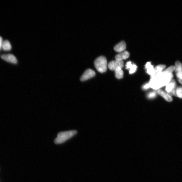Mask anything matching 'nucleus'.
Wrapping results in <instances>:
<instances>
[{
  "label": "nucleus",
  "instance_id": "obj_1",
  "mask_svg": "<svg viewBox=\"0 0 182 182\" xmlns=\"http://www.w3.org/2000/svg\"><path fill=\"white\" fill-rule=\"evenodd\" d=\"M175 69V66H171L151 78L149 83L150 87L153 89L159 90L167 85L172 80V73Z\"/></svg>",
  "mask_w": 182,
  "mask_h": 182
},
{
  "label": "nucleus",
  "instance_id": "obj_2",
  "mask_svg": "<svg viewBox=\"0 0 182 182\" xmlns=\"http://www.w3.org/2000/svg\"><path fill=\"white\" fill-rule=\"evenodd\" d=\"M77 133L76 130L61 132L58 134L54 142L56 144L63 143L74 136Z\"/></svg>",
  "mask_w": 182,
  "mask_h": 182
},
{
  "label": "nucleus",
  "instance_id": "obj_3",
  "mask_svg": "<svg viewBox=\"0 0 182 182\" xmlns=\"http://www.w3.org/2000/svg\"><path fill=\"white\" fill-rule=\"evenodd\" d=\"M95 68L100 73H103L106 71L107 67V59L104 56H100L97 58L94 61Z\"/></svg>",
  "mask_w": 182,
  "mask_h": 182
},
{
  "label": "nucleus",
  "instance_id": "obj_4",
  "mask_svg": "<svg viewBox=\"0 0 182 182\" xmlns=\"http://www.w3.org/2000/svg\"><path fill=\"white\" fill-rule=\"evenodd\" d=\"M177 84L175 80H172L170 82L166 85L165 91L170 95H175L176 89Z\"/></svg>",
  "mask_w": 182,
  "mask_h": 182
},
{
  "label": "nucleus",
  "instance_id": "obj_5",
  "mask_svg": "<svg viewBox=\"0 0 182 182\" xmlns=\"http://www.w3.org/2000/svg\"><path fill=\"white\" fill-rule=\"evenodd\" d=\"M175 73L177 80L182 85V65L179 61H177L175 66Z\"/></svg>",
  "mask_w": 182,
  "mask_h": 182
},
{
  "label": "nucleus",
  "instance_id": "obj_6",
  "mask_svg": "<svg viewBox=\"0 0 182 182\" xmlns=\"http://www.w3.org/2000/svg\"><path fill=\"white\" fill-rule=\"evenodd\" d=\"M124 63L123 61H119L115 60V61H112L109 63L108 67L110 70L112 71H115L118 68L123 67Z\"/></svg>",
  "mask_w": 182,
  "mask_h": 182
},
{
  "label": "nucleus",
  "instance_id": "obj_7",
  "mask_svg": "<svg viewBox=\"0 0 182 182\" xmlns=\"http://www.w3.org/2000/svg\"><path fill=\"white\" fill-rule=\"evenodd\" d=\"M95 75V72L91 69H88L85 71L80 78L81 81H85L94 77Z\"/></svg>",
  "mask_w": 182,
  "mask_h": 182
},
{
  "label": "nucleus",
  "instance_id": "obj_8",
  "mask_svg": "<svg viewBox=\"0 0 182 182\" xmlns=\"http://www.w3.org/2000/svg\"><path fill=\"white\" fill-rule=\"evenodd\" d=\"M1 58L3 60L10 63L16 64L17 63V60L15 56L12 54L3 55L1 56Z\"/></svg>",
  "mask_w": 182,
  "mask_h": 182
},
{
  "label": "nucleus",
  "instance_id": "obj_9",
  "mask_svg": "<svg viewBox=\"0 0 182 182\" xmlns=\"http://www.w3.org/2000/svg\"><path fill=\"white\" fill-rule=\"evenodd\" d=\"M145 68L147 69V72L151 75V78H153L155 76V67L152 65L151 62H147L145 65Z\"/></svg>",
  "mask_w": 182,
  "mask_h": 182
},
{
  "label": "nucleus",
  "instance_id": "obj_10",
  "mask_svg": "<svg viewBox=\"0 0 182 182\" xmlns=\"http://www.w3.org/2000/svg\"><path fill=\"white\" fill-rule=\"evenodd\" d=\"M126 48V45L124 41L120 42L119 44L115 46L114 50L117 52H121L125 51Z\"/></svg>",
  "mask_w": 182,
  "mask_h": 182
},
{
  "label": "nucleus",
  "instance_id": "obj_11",
  "mask_svg": "<svg viewBox=\"0 0 182 182\" xmlns=\"http://www.w3.org/2000/svg\"><path fill=\"white\" fill-rule=\"evenodd\" d=\"M130 56V53L127 51H124L121 52L118 55L115 56L116 60L119 61H123V60H125L128 58Z\"/></svg>",
  "mask_w": 182,
  "mask_h": 182
},
{
  "label": "nucleus",
  "instance_id": "obj_12",
  "mask_svg": "<svg viewBox=\"0 0 182 182\" xmlns=\"http://www.w3.org/2000/svg\"><path fill=\"white\" fill-rule=\"evenodd\" d=\"M125 66L126 69L129 70V73L130 74L134 73L137 70V66L134 63H132L131 61H128Z\"/></svg>",
  "mask_w": 182,
  "mask_h": 182
},
{
  "label": "nucleus",
  "instance_id": "obj_13",
  "mask_svg": "<svg viewBox=\"0 0 182 182\" xmlns=\"http://www.w3.org/2000/svg\"><path fill=\"white\" fill-rule=\"evenodd\" d=\"M157 92V93L163 97L166 101L169 102H171L172 101L173 99L171 96L169 95L166 92L161 89L158 90Z\"/></svg>",
  "mask_w": 182,
  "mask_h": 182
},
{
  "label": "nucleus",
  "instance_id": "obj_14",
  "mask_svg": "<svg viewBox=\"0 0 182 182\" xmlns=\"http://www.w3.org/2000/svg\"><path fill=\"white\" fill-rule=\"evenodd\" d=\"M1 48L3 50L5 51L10 50L12 48V47L9 41L7 40H5L3 41L2 45Z\"/></svg>",
  "mask_w": 182,
  "mask_h": 182
},
{
  "label": "nucleus",
  "instance_id": "obj_15",
  "mask_svg": "<svg viewBox=\"0 0 182 182\" xmlns=\"http://www.w3.org/2000/svg\"><path fill=\"white\" fill-rule=\"evenodd\" d=\"M115 76L118 79H121L122 78L123 76V72L121 67L118 68L115 70Z\"/></svg>",
  "mask_w": 182,
  "mask_h": 182
},
{
  "label": "nucleus",
  "instance_id": "obj_16",
  "mask_svg": "<svg viewBox=\"0 0 182 182\" xmlns=\"http://www.w3.org/2000/svg\"><path fill=\"white\" fill-rule=\"evenodd\" d=\"M175 96L180 98L182 99V86L177 87Z\"/></svg>",
  "mask_w": 182,
  "mask_h": 182
},
{
  "label": "nucleus",
  "instance_id": "obj_17",
  "mask_svg": "<svg viewBox=\"0 0 182 182\" xmlns=\"http://www.w3.org/2000/svg\"><path fill=\"white\" fill-rule=\"evenodd\" d=\"M165 67L166 66L164 65H159L155 67V76L157 74L163 71V70L165 68Z\"/></svg>",
  "mask_w": 182,
  "mask_h": 182
},
{
  "label": "nucleus",
  "instance_id": "obj_18",
  "mask_svg": "<svg viewBox=\"0 0 182 182\" xmlns=\"http://www.w3.org/2000/svg\"><path fill=\"white\" fill-rule=\"evenodd\" d=\"M156 95V93L155 92H151L148 94L147 97L149 98H153L155 97Z\"/></svg>",
  "mask_w": 182,
  "mask_h": 182
},
{
  "label": "nucleus",
  "instance_id": "obj_19",
  "mask_svg": "<svg viewBox=\"0 0 182 182\" xmlns=\"http://www.w3.org/2000/svg\"><path fill=\"white\" fill-rule=\"evenodd\" d=\"M150 87L149 83L146 84V85L143 86V89H149Z\"/></svg>",
  "mask_w": 182,
  "mask_h": 182
},
{
  "label": "nucleus",
  "instance_id": "obj_20",
  "mask_svg": "<svg viewBox=\"0 0 182 182\" xmlns=\"http://www.w3.org/2000/svg\"><path fill=\"white\" fill-rule=\"evenodd\" d=\"M3 42L2 38L0 37V50H1L2 48V45Z\"/></svg>",
  "mask_w": 182,
  "mask_h": 182
}]
</instances>
